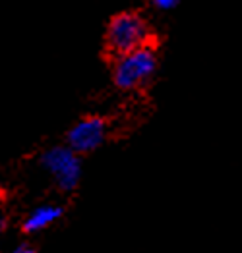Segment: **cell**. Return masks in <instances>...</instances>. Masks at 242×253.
I'll return each instance as SVG.
<instances>
[{
  "instance_id": "cell-1",
  "label": "cell",
  "mask_w": 242,
  "mask_h": 253,
  "mask_svg": "<svg viewBox=\"0 0 242 253\" xmlns=\"http://www.w3.org/2000/svg\"><path fill=\"white\" fill-rule=\"evenodd\" d=\"M145 44H151V27L140 12L124 10L112 16L105 31V50L109 56L118 58Z\"/></svg>"
},
{
  "instance_id": "cell-2",
  "label": "cell",
  "mask_w": 242,
  "mask_h": 253,
  "mask_svg": "<svg viewBox=\"0 0 242 253\" xmlns=\"http://www.w3.org/2000/svg\"><path fill=\"white\" fill-rule=\"evenodd\" d=\"M157 72L155 46L145 44L130 50L112 62V82L122 91H136L147 84Z\"/></svg>"
},
{
  "instance_id": "cell-3",
  "label": "cell",
  "mask_w": 242,
  "mask_h": 253,
  "mask_svg": "<svg viewBox=\"0 0 242 253\" xmlns=\"http://www.w3.org/2000/svg\"><path fill=\"white\" fill-rule=\"evenodd\" d=\"M80 153L70 147H52L41 157V165L50 172L56 186L62 191H74L80 176H82V163Z\"/></svg>"
},
{
  "instance_id": "cell-4",
  "label": "cell",
  "mask_w": 242,
  "mask_h": 253,
  "mask_svg": "<svg viewBox=\"0 0 242 253\" xmlns=\"http://www.w3.org/2000/svg\"><path fill=\"white\" fill-rule=\"evenodd\" d=\"M107 120L101 116H86L68 131V145L76 153H91L107 137Z\"/></svg>"
},
{
  "instance_id": "cell-5",
  "label": "cell",
  "mask_w": 242,
  "mask_h": 253,
  "mask_svg": "<svg viewBox=\"0 0 242 253\" xmlns=\"http://www.w3.org/2000/svg\"><path fill=\"white\" fill-rule=\"evenodd\" d=\"M60 214H62V209L60 207H54V205L37 207L35 211L27 216V220L23 222V232L31 234V232H37V230H43L52 220H56Z\"/></svg>"
},
{
  "instance_id": "cell-6",
  "label": "cell",
  "mask_w": 242,
  "mask_h": 253,
  "mask_svg": "<svg viewBox=\"0 0 242 253\" xmlns=\"http://www.w3.org/2000/svg\"><path fill=\"white\" fill-rule=\"evenodd\" d=\"M176 2H178V0H153V4L159 10H171V8L176 6Z\"/></svg>"
},
{
  "instance_id": "cell-7",
  "label": "cell",
  "mask_w": 242,
  "mask_h": 253,
  "mask_svg": "<svg viewBox=\"0 0 242 253\" xmlns=\"http://www.w3.org/2000/svg\"><path fill=\"white\" fill-rule=\"evenodd\" d=\"M12 253H37L33 248H29V246H20V248H16Z\"/></svg>"
}]
</instances>
